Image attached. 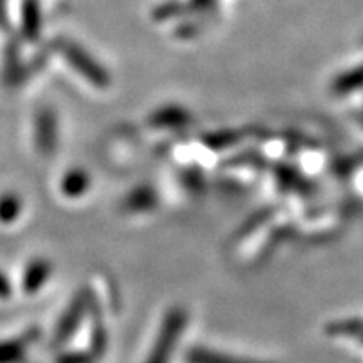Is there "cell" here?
Returning a JSON list of instances; mask_svg holds the SVG:
<instances>
[{"label": "cell", "mask_w": 363, "mask_h": 363, "mask_svg": "<svg viewBox=\"0 0 363 363\" xmlns=\"http://www.w3.org/2000/svg\"><path fill=\"white\" fill-rule=\"evenodd\" d=\"M61 52L65 54V57L71 62L72 66L76 67V69L83 71V74L86 76V78L94 79V81L99 79V72L96 69V65H93V61L86 56V52L83 51V49H79L78 45L65 40V43L61 44Z\"/></svg>", "instance_id": "6da1fadb"}, {"label": "cell", "mask_w": 363, "mask_h": 363, "mask_svg": "<svg viewBox=\"0 0 363 363\" xmlns=\"http://www.w3.org/2000/svg\"><path fill=\"white\" fill-rule=\"evenodd\" d=\"M49 272H51V267L45 261H33L29 267H26L24 279H22V284H24L26 291L35 293L39 288H43L45 279H48Z\"/></svg>", "instance_id": "7a4b0ae2"}, {"label": "cell", "mask_w": 363, "mask_h": 363, "mask_svg": "<svg viewBox=\"0 0 363 363\" xmlns=\"http://www.w3.org/2000/svg\"><path fill=\"white\" fill-rule=\"evenodd\" d=\"M21 199L17 195L6 194L0 197V222L2 224H11V222L17 220L21 214Z\"/></svg>", "instance_id": "3957f363"}, {"label": "cell", "mask_w": 363, "mask_h": 363, "mask_svg": "<svg viewBox=\"0 0 363 363\" xmlns=\"http://www.w3.org/2000/svg\"><path fill=\"white\" fill-rule=\"evenodd\" d=\"M62 192L66 195H79L83 194V190L86 189V177L84 174H79V172H74V174H69L65 177L62 180Z\"/></svg>", "instance_id": "277c9868"}, {"label": "cell", "mask_w": 363, "mask_h": 363, "mask_svg": "<svg viewBox=\"0 0 363 363\" xmlns=\"http://www.w3.org/2000/svg\"><path fill=\"white\" fill-rule=\"evenodd\" d=\"M9 294H11V286H9L6 276L0 272V298H7Z\"/></svg>", "instance_id": "5b68a950"}]
</instances>
